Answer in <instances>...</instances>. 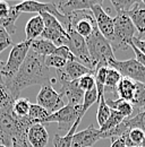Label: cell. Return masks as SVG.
Returning a JSON list of instances; mask_svg holds the SVG:
<instances>
[{
    "instance_id": "7dc6e473",
    "label": "cell",
    "mask_w": 145,
    "mask_h": 147,
    "mask_svg": "<svg viewBox=\"0 0 145 147\" xmlns=\"http://www.w3.org/2000/svg\"><path fill=\"white\" fill-rule=\"evenodd\" d=\"M0 147H7V146H5V145H2V144H0Z\"/></svg>"
},
{
    "instance_id": "681fc988",
    "label": "cell",
    "mask_w": 145,
    "mask_h": 147,
    "mask_svg": "<svg viewBox=\"0 0 145 147\" xmlns=\"http://www.w3.org/2000/svg\"><path fill=\"white\" fill-rule=\"evenodd\" d=\"M135 147H145V146H135Z\"/></svg>"
},
{
    "instance_id": "f546056e",
    "label": "cell",
    "mask_w": 145,
    "mask_h": 147,
    "mask_svg": "<svg viewBox=\"0 0 145 147\" xmlns=\"http://www.w3.org/2000/svg\"><path fill=\"white\" fill-rule=\"evenodd\" d=\"M111 111L112 110L109 108V105L106 102V96L103 95L99 100V108H98V112H96V121L100 127L107 122V120L111 115Z\"/></svg>"
},
{
    "instance_id": "3957f363",
    "label": "cell",
    "mask_w": 145,
    "mask_h": 147,
    "mask_svg": "<svg viewBox=\"0 0 145 147\" xmlns=\"http://www.w3.org/2000/svg\"><path fill=\"white\" fill-rule=\"evenodd\" d=\"M85 41L94 70L100 67H109L110 61L116 59L110 42L100 33L98 28H95L90 36L85 38Z\"/></svg>"
},
{
    "instance_id": "8992f818",
    "label": "cell",
    "mask_w": 145,
    "mask_h": 147,
    "mask_svg": "<svg viewBox=\"0 0 145 147\" xmlns=\"http://www.w3.org/2000/svg\"><path fill=\"white\" fill-rule=\"evenodd\" d=\"M82 113V105H72V104H66L62 109L50 114L43 122L44 123H50V122H57L59 130H65L69 131L70 128L75 125V122L81 118H83Z\"/></svg>"
},
{
    "instance_id": "7bdbcfd3",
    "label": "cell",
    "mask_w": 145,
    "mask_h": 147,
    "mask_svg": "<svg viewBox=\"0 0 145 147\" xmlns=\"http://www.w3.org/2000/svg\"><path fill=\"white\" fill-rule=\"evenodd\" d=\"M130 48L133 49L134 53H135V55H136V58H135V59H136V60H137V61H138V62H140L142 66H144V67H145V55H143L141 51H138V50L136 49V47H135L133 43L130 44Z\"/></svg>"
},
{
    "instance_id": "d6986e66",
    "label": "cell",
    "mask_w": 145,
    "mask_h": 147,
    "mask_svg": "<svg viewBox=\"0 0 145 147\" xmlns=\"http://www.w3.org/2000/svg\"><path fill=\"white\" fill-rule=\"evenodd\" d=\"M142 2L138 1L131 10H129L126 14L130 20L133 22L136 32H138V37L140 40H145V8L141 7Z\"/></svg>"
},
{
    "instance_id": "f1b7e54d",
    "label": "cell",
    "mask_w": 145,
    "mask_h": 147,
    "mask_svg": "<svg viewBox=\"0 0 145 147\" xmlns=\"http://www.w3.org/2000/svg\"><path fill=\"white\" fill-rule=\"evenodd\" d=\"M130 103L133 104L134 109L145 111V84L136 83L134 98Z\"/></svg>"
},
{
    "instance_id": "52a82bcc",
    "label": "cell",
    "mask_w": 145,
    "mask_h": 147,
    "mask_svg": "<svg viewBox=\"0 0 145 147\" xmlns=\"http://www.w3.org/2000/svg\"><path fill=\"white\" fill-rule=\"evenodd\" d=\"M40 16L44 22V31L41 35L42 38L52 42L56 47L66 45L68 41V33L60 22L48 13H42Z\"/></svg>"
},
{
    "instance_id": "8d00e7d4",
    "label": "cell",
    "mask_w": 145,
    "mask_h": 147,
    "mask_svg": "<svg viewBox=\"0 0 145 147\" xmlns=\"http://www.w3.org/2000/svg\"><path fill=\"white\" fill-rule=\"evenodd\" d=\"M66 63H67V60H65L61 57H58V55H54L45 57V66L50 69L54 68L56 70H60V69L65 68Z\"/></svg>"
},
{
    "instance_id": "4316f807",
    "label": "cell",
    "mask_w": 145,
    "mask_h": 147,
    "mask_svg": "<svg viewBox=\"0 0 145 147\" xmlns=\"http://www.w3.org/2000/svg\"><path fill=\"white\" fill-rule=\"evenodd\" d=\"M81 121H82V119L79 118V119L75 122V125L70 128V130L66 134V136H64V137H61V136H59V135L56 134L54 137V147H72V137H74V135H75V132H76L77 127L79 126Z\"/></svg>"
},
{
    "instance_id": "cb8c5ba5",
    "label": "cell",
    "mask_w": 145,
    "mask_h": 147,
    "mask_svg": "<svg viewBox=\"0 0 145 147\" xmlns=\"http://www.w3.org/2000/svg\"><path fill=\"white\" fill-rule=\"evenodd\" d=\"M127 147L145 146V134L137 128H131L123 136Z\"/></svg>"
},
{
    "instance_id": "f35d334b",
    "label": "cell",
    "mask_w": 145,
    "mask_h": 147,
    "mask_svg": "<svg viewBox=\"0 0 145 147\" xmlns=\"http://www.w3.org/2000/svg\"><path fill=\"white\" fill-rule=\"evenodd\" d=\"M10 45H13V40L12 36L8 34V32L3 28V26L0 25V53L6 50L7 48H9Z\"/></svg>"
},
{
    "instance_id": "9a60e30c",
    "label": "cell",
    "mask_w": 145,
    "mask_h": 147,
    "mask_svg": "<svg viewBox=\"0 0 145 147\" xmlns=\"http://www.w3.org/2000/svg\"><path fill=\"white\" fill-rule=\"evenodd\" d=\"M78 80V79H77ZM77 80H67L60 83V90L59 94L66 101V104H72V105H82L84 94L79 86Z\"/></svg>"
},
{
    "instance_id": "f907efd6",
    "label": "cell",
    "mask_w": 145,
    "mask_h": 147,
    "mask_svg": "<svg viewBox=\"0 0 145 147\" xmlns=\"http://www.w3.org/2000/svg\"><path fill=\"white\" fill-rule=\"evenodd\" d=\"M0 144H1V143H0Z\"/></svg>"
},
{
    "instance_id": "2e32d148",
    "label": "cell",
    "mask_w": 145,
    "mask_h": 147,
    "mask_svg": "<svg viewBox=\"0 0 145 147\" xmlns=\"http://www.w3.org/2000/svg\"><path fill=\"white\" fill-rule=\"evenodd\" d=\"M101 0H67V1H58L54 2L57 9L65 17L78 10H91V8L95 5H102Z\"/></svg>"
},
{
    "instance_id": "9c48e42d",
    "label": "cell",
    "mask_w": 145,
    "mask_h": 147,
    "mask_svg": "<svg viewBox=\"0 0 145 147\" xmlns=\"http://www.w3.org/2000/svg\"><path fill=\"white\" fill-rule=\"evenodd\" d=\"M67 33H68V41L66 47L69 49V51L75 57V59L81 62L82 65H84L85 67L90 68L92 70H94L93 63L91 61L90 53L87 50V45H86V41L84 37H82L79 34H77L72 27L66 28ZM95 73V70H94Z\"/></svg>"
},
{
    "instance_id": "277c9868",
    "label": "cell",
    "mask_w": 145,
    "mask_h": 147,
    "mask_svg": "<svg viewBox=\"0 0 145 147\" xmlns=\"http://www.w3.org/2000/svg\"><path fill=\"white\" fill-rule=\"evenodd\" d=\"M113 38L110 42L113 52L129 49L136 34V28L133 22L126 15H117L113 17Z\"/></svg>"
},
{
    "instance_id": "ba28073f",
    "label": "cell",
    "mask_w": 145,
    "mask_h": 147,
    "mask_svg": "<svg viewBox=\"0 0 145 147\" xmlns=\"http://www.w3.org/2000/svg\"><path fill=\"white\" fill-rule=\"evenodd\" d=\"M109 67L116 69L124 78H129L135 83L145 84V67L142 66L136 59L121 61L113 59L110 61Z\"/></svg>"
},
{
    "instance_id": "83f0119b",
    "label": "cell",
    "mask_w": 145,
    "mask_h": 147,
    "mask_svg": "<svg viewBox=\"0 0 145 147\" xmlns=\"http://www.w3.org/2000/svg\"><path fill=\"white\" fill-rule=\"evenodd\" d=\"M49 115H50V114L47 112L45 109H43V108L40 107L39 104H32V103H31L30 112H28L27 118L33 122V125H36V123L43 125L44 120H45Z\"/></svg>"
},
{
    "instance_id": "ffe728a7",
    "label": "cell",
    "mask_w": 145,
    "mask_h": 147,
    "mask_svg": "<svg viewBox=\"0 0 145 147\" xmlns=\"http://www.w3.org/2000/svg\"><path fill=\"white\" fill-rule=\"evenodd\" d=\"M43 31H44V22L40 15H36L34 17L30 18V20L26 23V26H25L26 40L28 41L36 40L37 37L42 35Z\"/></svg>"
},
{
    "instance_id": "1f68e13d",
    "label": "cell",
    "mask_w": 145,
    "mask_h": 147,
    "mask_svg": "<svg viewBox=\"0 0 145 147\" xmlns=\"http://www.w3.org/2000/svg\"><path fill=\"white\" fill-rule=\"evenodd\" d=\"M124 123L128 128V130L131 128H137L145 134V111L138 112L136 115H134L131 118L124 119Z\"/></svg>"
},
{
    "instance_id": "6da1fadb",
    "label": "cell",
    "mask_w": 145,
    "mask_h": 147,
    "mask_svg": "<svg viewBox=\"0 0 145 147\" xmlns=\"http://www.w3.org/2000/svg\"><path fill=\"white\" fill-rule=\"evenodd\" d=\"M57 78L51 76V69L45 66V57L36 55L31 49L15 77L5 86L12 97L16 101L19 94L28 86L54 85Z\"/></svg>"
},
{
    "instance_id": "b9f144b4",
    "label": "cell",
    "mask_w": 145,
    "mask_h": 147,
    "mask_svg": "<svg viewBox=\"0 0 145 147\" xmlns=\"http://www.w3.org/2000/svg\"><path fill=\"white\" fill-rule=\"evenodd\" d=\"M131 43L136 47V49H137L138 51H141V52L145 55V40H140V38H137V37L135 36L133 38Z\"/></svg>"
},
{
    "instance_id": "d590c367",
    "label": "cell",
    "mask_w": 145,
    "mask_h": 147,
    "mask_svg": "<svg viewBox=\"0 0 145 147\" xmlns=\"http://www.w3.org/2000/svg\"><path fill=\"white\" fill-rule=\"evenodd\" d=\"M95 102H99L96 87L93 88L92 91L85 92V94H84V98H83V103H82V113H83V115L86 113V111L89 110Z\"/></svg>"
},
{
    "instance_id": "d4e9b609",
    "label": "cell",
    "mask_w": 145,
    "mask_h": 147,
    "mask_svg": "<svg viewBox=\"0 0 145 147\" xmlns=\"http://www.w3.org/2000/svg\"><path fill=\"white\" fill-rule=\"evenodd\" d=\"M121 75L118 73L116 69L108 67L107 77H106V85H104V93H111L115 96L117 95V87L121 80Z\"/></svg>"
},
{
    "instance_id": "e0dca14e",
    "label": "cell",
    "mask_w": 145,
    "mask_h": 147,
    "mask_svg": "<svg viewBox=\"0 0 145 147\" xmlns=\"http://www.w3.org/2000/svg\"><path fill=\"white\" fill-rule=\"evenodd\" d=\"M100 130L94 128L93 125L79 132H75L72 137V147H93V145L100 140Z\"/></svg>"
},
{
    "instance_id": "4dcf8cb0",
    "label": "cell",
    "mask_w": 145,
    "mask_h": 147,
    "mask_svg": "<svg viewBox=\"0 0 145 147\" xmlns=\"http://www.w3.org/2000/svg\"><path fill=\"white\" fill-rule=\"evenodd\" d=\"M108 67H100L94 73V80H95V87L98 91L99 100L104 95V85H106V77H107Z\"/></svg>"
},
{
    "instance_id": "8fae6325",
    "label": "cell",
    "mask_w": 145,
    "mask_h": 147,
    "mask_svg": "<svg viewBox=\"0 0 145 147\" xmlns=\"http://www.w3.org/2000/svg\"><path fill=\"white\" fill-rule=\"evenodd\" d=\"M15 8L18 11L22 13H36L37 15L42 14V13H48L50 15H52L54 17L58 19L60 22V24L65 27L69 25L68 18L65 17L64 15H61L59 13V10L57 9L54 2H36V1H23L19 2L17 5H15Z\"/></svg>"
},
{
    "instance_id": "5bb4252c",
    "label": "cell",
    "mask_w": 145,
    "mask_h": 147,
    "mask_svg": "<svg viewBox=\"0 0 145 147\" xmlns=\"http://www.w3.org/2000/svg\"><path fill=\"white\" fill-rule=\"evenodd\" d=\"M91 11L94 16L98 30L100 33L108 40L109 42L112 41L113 38V30H115V24H113V17H111L108 13L102 8V5H95L91 8Z\"/></svg>"
},
{
    "instance_id": "ab89813d",
    "label": "cell",
    "mask_w": 145,
    "mask_h": 147,
    "mask_svg": "<svg viewBox=\"0 0 145 147\" xmlns=\"http://www.w3.org/2000/svg\"><path fill=\"white\" fill-rule=\"evenodd\" d=\"M54 55H58V57H61L64 58L65 60L67 61H70V60H76L75 57L72 55V53L69 51V49L66 47V45H62V47H57L56 51H54Z\"/></svg>"
},
{
    "instance_id": "ac0fdd59",
    "label": "cell",
    "mask_w": 145,
    "mask_h": 147,
    "mask_svg": "<svg viewBox=\"0 0 145 147\" xmlns=\"http://www.w3.org/2000/svg\"><path fill=\"white\" fill-rule=\"evenodd\" d=\"M49 142V134L44 125H33L27 131V143L31 147H45Z\"/></svg>"
},
{
    "instance_id": "5b68a950",
    "label": "cell",
    "mask_w": 145,
    "mask_h": 147,
    "mask_svg": "<svg viewBox=\"0 0 145 147\" xmlns=\"http://www.w3.org/2000/svg\"><path fill=\"white\" fill-rule=\"evenodd\" d=\"M31 43H32V41L25 40L20 43L13 45L12 51L8 57V60L5 63L3 69H2V79H3L5 85L7 83H9L15 77V75L19 70L20 66L25 61L27 53L31 49Z\"/></svg>"
},
{
    "instance_id": "836d02e7",
    "label": "cell",
    "mask_w": 145,
    "mask_h": 147,
    "mask_svg": "<svg viewBox=\"0 0 145 147\" xmlns=\"http://www.w3.org/2000/svg\"><path fill=\"white\" fill-rule=\"evenodd\" d=\"M30 107H31V103L28 101V98H17L15 102H14V107H13V110L14 113L19 117V118H25L28 115V112H30Z\"/></svg>"
},
{
    "instance_id": "60d3db41",
    "label": "cell",
    "mask_w": 145,
    "mask_h": 147,
    "mask_svg": "<svg viewBox=\"0 0 145 147\" xmlns=\"http://www.w3.org/2000/svg\"><path fill=\"white\" fill-rule=\"evenodd\" d=\"M9 10H10L9 3L6 2V1H0V20L1 19H5L8 16Z\"/></svg>"
},
{
    "instance_id": "f6af8a7d",
    "label": "cell",
    "mask_w": 145,
    "mask_h": 147,
    "mask_svg": "<svg viewBox=\"0 0 145 147\" xmlns=\"http://www.w3.org/2000/svg\"><path fill=\"white\" fill-rule=\"evenodd\" d=\"M110 147H127L126 143H125V139H124V137L112 140V144H111V146H110Z\"/></svg>"
},
{
    "instance_id": "7c38bea8",
    "label": "cell",
    "mask_w": 145,
    "mask_h": 147,
    "mask_svg": "<svg viewBox=\"0 0 145 147\" xmlns=\"http://www.w3.org/2000/svg\"><path fill=\"white\" fill-rule=\"evenodd\" d=\"M36 104L45 109L49 114L59 111L66 105V102L64 101L59 92H57L52 87V85H45L41 87L36 96Z\"/></svg>"
},
{
    "instance_id": "e575fe53",
    "label": "cell",
    "mask_w": 145,
    "mask_h": 147,
    "mask_svg": "<svg viewBox=\"0 0 145 147\" xmlns=\"http://www.w3.org/2000/svg\"><path fill=\"white\" fill-rule=\"evenodd\" d=\"M124 119H125V118H124L119 112L112 110L111 111V115H110V118L107 120V122H106L103 126L100 127L99 130H100L101 132L109 131V130H111V129L116 128L118 125H120V123L124 121Z\"/></svg>"
},
{
    "instance_id": "d6a6232c",
    "label": "cell",
    "mask_w": 145,
    "mask_h": 147,
    "mask_svg": "<svg viewBox=\"0 0 145 147\" xmlns=\"http://www.w3.org/2000/svg\"><path fill=\"white\" fill-rule=\"evenodd\" d=\"M137 2V0H111V5L116 9L117 15H126Z\"/></svg>"
},
{
    "instance_id": "7a4b0ae2",
    "label": "cell",
    "mask_w": 145,
    "mask_h": 147,
    "mask_svg": "<svg viewBox=\"0 0 145 147\" xmlns=\"http://www.w3.org/2000/svg\"><path fill=\"white\" fill-rule=\"evenodd\" d=\"M14 102L6 86H0V143L7 147H12L14 138H27V131L33 126L27 117L19 118L14 113Z\"/></svg>"
},
{
    "instance_id": "44dd1931",
    "label": "cell",
    "mask_w": 145,
    "mask_h": 147,
    "mask_svg": "<svg viewBox=\"0 0 145 147\" xmlns=\"http://www.w3.org/2000/svg\"><path fill=\"white\" fill-rule=\"evenodd\" d=\"M135 87H136V83L133 82L129 78H121L118 87H117V95L118 98H121L127 102H131L134 98V94H135Z\"/></svg>"
},
{
    "instance_id": "bcb514c9",
    "label": "cell",
    "mask_w": 145,
    "mask_h": 147,
    "mask_svg": "<svg viewBox=\"0 0 145 147\" xmlns=\"http://www.w3.org/2000/svg\"><path fill=\"white\" fill-rule=\"evenodd\" d=\"M3 66H5V62L0 60V86L5 85L3 84V79H2V69H3Z\"/></svg>"
},
{
    "instance_id": "c3c4849f",
    "label": "cell",
    "mask_w": 145,
    "mask_h": 147,
    "mask_svg": "<svg viewBox=\"0 0 145 147\" xmlns=\"http://www.w3.org/2000/svg\"><path fill=\"white\" fill-rule=\"evenodd\" d=\"M143 5H144V6H145V0H144V1H143Z\"/></svg>"
},
{
    "instance_id": "4fadbf2b",
    "label": "cell",
    "mask_w": 145,
    "mask_h": 147,
    "mask_svg": "<svg viewBox=\"0 0 145 147\" xmlns=\"http://www.w3.org/2000/svg\"><path fill=\"white\" fill-rule=\"evenodd\" d=\"M56 74H57L56 76L57 82L62 83L67 80H77L86 75H94V70L85 67L77 60H70L67 61L65 68L60 70H56Z\"/></svg>"
},
{
    "instance_id": "30bf717a",
    "label": "cell",
    "mask_w": 145,
    "mask_h": 147,
    "mask_svg": "<svg viewBox=\"0 0 145 147\" xmlns=\"http://www.w3.org/2000/svg\"><path fill=\"white\" fill-rule=\"evenodd\" d=\"M69 25L66 27H72V30L79 34L82 37L86 38L94 32L95 28H98L94 16L91 10H78L67 16Z\"/></svg>"
},
{
    "instance_id": "7402d4cb",
    "label": "cell",
    "mask_w": 145,
    "mask_h": 147,
    "mask_svg": "<svg viewBox=\"0 0 145 147\" xmlns=\"http://www.w3.org/2000/svg\"><path fill=\"white\" fill-rule=\"evenodd\" d=\"M57 47L54 45L52 42L44 40V38H36L33 40L31 43V50L35 52L36 55H42V57H48L54 53Z\"/></svg>"
},
{
    "instance_id": "74e56055",
    "label": "cell",
    "mask_w": 145,
    "mask_h": 147,
    "mask_svg": "<svg viewBox=\"0 0 145 147\" xmlns=\"http://www.w3.org/2000/svg\"><path fill=\"white\" fill-rule=\"evenodd\" d=\"M78 86L83 92H89L95 88V80H94V75H86L79 78L78 80Z\"/></svg>"
},
{
    "instance_id": "ee69618b",
    "label": "cell",
    "mask_w": 145,
    "mask_h": 147,
    "mask_svg": "<svg viewBox=\"0 0 145 147\" xmlns=\"http://www.w3.org/2000/svg\"><path fill=\"white\" fill-rule=\"evenodd\" d=\"M27 138H14L12 140V147H28Z\"/></svg>"
},
{
    "instance_id": "603a6c76",
    "label": "cell",
    "mask_w": 145,
    "mask_h": 147,
    "mask_svg": "<svg viewBox=\"0 0 145 147\" xmlns=\"http://www.w3.org/2000/svg\"><path fill=\"white\" fill-rule=\"evenodd\" d=\"M106 96V95H104ZM106 102L109 105V108L111 110H115L119 112L125 119L130 118V115L134 112V107L130 102L124 101L121 98H117V100H112V98H106Z\"/></svg>"
},
{
    "instance_id": "484cf974",
    "label": "cell",
    "mask_w": 145,
    "mask_h": 147,
    "mask_svg": "<svg viewBox=\"0 0 145 147\" xmlns=\"http://www.w3.org/2000/svg\"><path fill=\"white\" fill-rule=\"evenodd\" d=\"M19 15H20V13L15 8V5H14V6H10V10H9L8 16L5 19H1L0 20V25L3 26V28L8 32V34L10 36L16 32L15 24H16V20L18 19Z\"/></svg>"
}]
</instances>
